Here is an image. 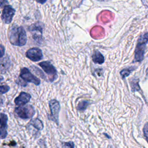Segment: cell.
Listing matches in <instances>:
<instances>
[{
	"label": "cell",
	"mask_w": 148,
	"mask_h": 148,
	"mask_svg": "<svg viewBox=\"0 0 148 148\" xmlns=\"http://www.w3.org/2000/svg\"><path fill=\"white\" fill-rule=\"evenodd\" d=\"M43 71L47 74L50 77V81L53 82L57 77V71L53 65L48 61H42L38 64Z\"/></svg>",
	"instance_id": "cell-5"
},
{
	"label": "cell",
	"mask_w": 148,
	"mask_h": 148,
	"mask_svg": "<svg viewBox=\"0 0 148 148\" xmlns=\"http://www.w3.org/2000/svg\"><path fill=\"white\" fill-rule=\"evenodd\" d=\"M49 105L50 110V116L49 119L58 125L59 123V113L60 111V104L58 101L53 99L49 102Z\"/></svg>",
	"instance_id": "cell-4"
},
{
	"label": "cell",
	"mask_w": 148,
	"mask_h": 148,
	"mask_svg": "<svg viewBox=\"0 0 148 148\" xmlns=\"http://www.w3.org/2000/svg\"><path fill=\"white\" fill-rule=\"evenodd\" d=\"M20 77L24 81L33 83L36 86H39L40 84V80L33 75L27 68L23 67L21 69Z\"/></svg>",
	"instance_id": "cell-6"
},
{
	"label": "cell",
	"mask_w": 148,
	"mask_h": 148,
	"mask_svg": "<svg viewBox=\"0 0 148 148\" xmlns=\"http://www.w3.org/2000/svg\"><path fill=\"white\" fill-rule=\"evenodd\" d=\"M38 3H39L40 4H44L46 1L47 0H35Z\"/></svg>",
	"instance_id": "cell-23"
},
{
	"label": "cell",
	"mask_w": 148,
	"mask_h": 148,
	"mask_svg": "<svg viewBox=\"0 0 148 148\" xmlns=\"http://www.w3.org/2000/svg\"><path fill=\"white\" fill-rule=\"evenodd\" d=\"M31 98V95L26 92L22 91L14 100V103L17 106H23L28 103Z\"/></svg>",
	"instance_id": "cell-11"
},
{
	"label": "cell",
	"mask_w": 148,
	"mask_h": 148,
	"mask_svg": "<svg viewBox=\"0 0 148 148\" xmlns=\"http://www.w3.org/2000/svg\"><path fill=\"white\" fill-rule=\"evenodd\" d=\"M134 70H135V68H132V67L125 68L121 70L120 72V75L121 76L122 79H125L126 77L128 76L131 74L132 71H133Z\"/></svg>",
	"instance_id": "cell-15"
},
{
	"label": "cell",
	"mask_w": 148,
	"mask_h": 148,
	"mask_svg": "<svg viewBox=\"0 0 148 148\" xmlns=\"http://www.w3.org/2000/svg\"><path fill=\"white\" fill-rule=\"evenodd\" d=\"M92 60L95 64H102L105 61L103 56L98 50H95L92 56Z\"/></svg>",
	"instance_id": "cell-12"
},
{
	"label": "cell",
	"mask_w": 148,
	"mask_h": 148,
	"mask_svg": "<svg viewBox=\"0 0 148 148\" xmlns=\"http://www.w3.org/2000/svg\"><path fill=\"white\" fill-rule=\"evenodd\" d=\"M8 116L5 113H0V139H1L6 138L8 135Z\"/></svg>",
	"instance_id": "cell-10"
},
{
	"label": "cell",
	"mask_w": 148,
	"mask_h": 148,
	"mask_svg": "<svg viewBox=\"0 0 148 148\" xmlns=\"http://www.w3.org/2000/svg\"><path fill=\"white\" fill-rule=\"evenodd\" d=\"M9 60H6L5 58L1 60L0 61V70L5 71L9 68Z\"/></svg>",
	"instance_id": "cell-14"
},
{
	"label": "cell",
	"mask_w": 148,
	"mask_h": 148,
	"mask_svg": "<svg viewBox=\"0 0 148 148\" xmlns=\"http://www.w3.org/2000/svg\"><path fill=\"white\" fill-rule=\"evenodd\" d=\"M10 90V87L6 84H0V94H5Z\"/></svg>",
	"instance_id": "cell-17"
},
{
	"label": "cell",
	"mask_w": 148,
	"mask_h": 148,
	"mask_svg": "<svg viewBox=\"0 0 148 148\" xmlns=\"http://www.w3.org/2000/svg\"><path fill=\"white\" fill-rule=\"evenodd\" d=\"M10 43L17 46H23L27 43V38L24 28L21 26H13L9 33Z\"/></svg>",
	"instance_id": "cell-1"
},
{
	"label": "cell",
	"mask_w": 148,
	"mask_h": 148,
	"mask_svg": "<svg viewBox=\"0 0 148 148\" xmlns=\"http://www.w3.org/2000/svg\"><path fill=\"white\" fill-rule=\"evenodd\" d=\"M90 104V102L88 101H82L77 106L76 108L78 110L80 111H83L86 109L88 105Z\"/></svg>",
	"instance_id": "cell-16"
},
{
	"label": "cell",
	"mask_w": 148,
	"mask_h": 148,
	"mask_svg": "<svg viewBox=\"0 0 148 148\" xmlns=\"http://www.w3.org/2000/svg\"><path fill=\"white\" fill-rule=\"evenodd\" d=\"M15 9L12 6L9 5L5 6L1 14V19L2 21L7 24L10 23L15 14Z\"/></svg>",
	"instance_id": "cell-8"
},
{
	"label": "cell",
	"mask_w": 148,
	"mask_h": 148,
	"mask_svg": "<svg viewBox=\"0 0 148 148\" xmlns=\"http://www.w3.org/2000/svg\"><path fill=\"white\" fill-rule=\"evenodd\" d=\"M143 134L145 137V139L146 141L148 142V123L145 124L143 129Z\"/></svg>",
	"instance_id": "cell-19"
},
{
	"label": "cell",
	"mask_w": 148,
	"mask_h": 148,
	"mask_svg": "<svg viewBox=\"0 0 148 148\" xmlns=\"http://www.w3.org/2000/svg\"><path fill=\"white\" fill-rule=\"evenodd\" d=\"M8 3V2L7 0H0V9L6 5Z\"/></svg>",
	"instance_id": "cell-22"
},
{
	"label": "cell",
	"mask_w": 148,
	"mask_h": 148,
	"mask_svg": "<svg viewBox=\"0 0 148 148\" xmlns=\"http://www.w3.org/2000/svg\"><path fill=\"white\" fill-rule=\"evenodd\" d=\"M62 148H74V143L72 141L67 142H62Z\"/></svg>",
	"instance_id": "cell-18"
},
{
	"label": "cell",
	"mask_w": 148,
	"mask_h": 148,
	"mask_svg": "<svg viewBox=\"0 0 148 148\" xmlns=\"http://www.w3.org/2000/svg\"><path fill=\"white\" fill-rule=\"evenodd\" d=\"M99 1H108V0H97Z\"/></svg>",
	"instance_id": "cell-24"
},
{
	"label": "cell",
	"mask_w": 148,
	"mask_h": 148,
	"mask_svg": "<svg viewBox=\"0 0 148 148\" xmlns=\"http://www.w3.org/2000/svg\"><path fill=\"white\" fill-rule=\"evenodd\" d=\"M26 57L34 62H37L43 58V53L41 49L38 47L29 49L25 53Z\"/></svg>",
	"instance_id": "cell-9"
},
{
	"label": "cell",
	"mask_w": 148,
	"mask_h": 148,
	"mask_svg": "<svg viewBox=\"0 0 148 148\" xmlns=\"http://www.w3.org/2000/svg\"><path fill=\"white\" fill-rule=\"evenodd\" d=\"M134 82H135V84H134L133 83H131L132 90L133 91H138V89H140V88H139V84H138V80H135Z\"/></svg>",
	"instance_id": "cell-20"
},
{
	"label": "cell",
	"mask_w": 148,
	"mask_h": 148,
	"mask_svg": "<svg viewBox=\"0 0 148 148\" xmlns=\"http://www.w3.org/2000/svg\"><path fill=\"white\" fill-rule=\"evenodd\" d=\"M148 43V32L141 35L138 39L135 50L134 62H141L143 61Z\"/></svg>",
	"instance_id": "cell-2"
},
{
	"label": "cell",
	"mask_w": 148,
	"mask_h": 148,
	"mask_svg": "<svg viewBox=\"0 0 148 148\" xmlns=\"http://www.w3.org/2000/svg\"><path fill=\"white\" fill-rule=\"evenodd\" d=\"M5 47L2 45L0 44V58L3 57L5 54Z\"/></svg>",
	"instance_id": "cell-21"
},
{
	"label": "cell",
	"mask_w": 148,
	"mask_h": 148,
	"mask_svg": "<svg viewBox=\"0 0 148 148\" xmlns=\"http://www.w3.org/2000/svg\"><path fill=\"white\" fill-rule=\"evenodd\" d=\"M29 124L32 125L35 128L37 129L39 131L42 130L43 128V122L39 119L38 118H35L34 119H32L31 121L29 122Z\"/></svg>",
	"instance_id": "cell-13"
},
{
	"label": "cell",
	"mask_w": 148,
	"mask_h": 148,
	"mask_svg": "<svg viewBox=\"0 0 148 148\" xmlns=\"http://www.w3.org/2000/svg\"><path fill=\"white\" fill-rule=\"evenodd\" d=\"M14 112L18 117L24 120L32 119L35 114L34 106L29 104L16 107Z\"/></svg>",
	"instance_id": "cell-3"
},
{
	"label": "cell",
	"mask_w": 148,
	"mask_h": 148,
	"mask_svg": "<svg viewBox=\"0 0 148 148\" xmlns=\"http://www.w3.org/2000/svg\"><path fill=\"white\" fill-rule=\"evenodd\" d=\"M43 25L42 23L37 22L31 24L29 27V31L31 32L33 39L37 42H41L42 39Z\"/></svg>",
	"instance_id": "cell-7"
}]
</instances>
